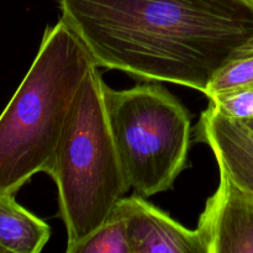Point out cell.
<instances>
[{"mask_svg":"<svg viewBox=\"0 0 253 253\" xmlns=\"http://www.w3.org/2000/svg\"><path fill=\"white\" fill-rule=\"evenodd\" d=\"M51 236L49 226L15 200L0 194V252L39 253Z\"/></svg>","mask_w":253,"mask_h":253,"instance_id":"obj_8","label":"cell"},{"mask_svg":"<svg viewBox=\"0 0 253 253\" xmlns=\"http://www.w3.org/2000/svg\"><path fill=\"white\" fill-rule=\"evenodd\" d=\"M96 66L63 19L47 27L34 63L0 115V194L46 173L77 95Z\"/></svg>","mask_w":253,"mask_h":253,"instance_id":"obj_2","label":"cell"},{"mask_svg":"<svg viewBox=\"0 0 253 253\" xmlns=\"http://www.w3.org/2000/svg\"><path fill=\"white\" fill-rule=\"evenodd\" d=\"M62 19L98 67L205 93L253 39L247 0H59Z\"/></svg>","mask_w":253,"mask_h":253,"instance_id":"obj_1","label":"cell"},{"mask_svg":"<svg viewBox=\"0 0 253 253\" xmlns=\"http://www.w3.org/2000/svg\"><path fill=\"white\" fill-rule=\"evenodd\" d=\"M197 230L207 253H253V198L220 172Z\"/></svg>","mask_w":253,"mask_h":253,"instance_id":"obj_5","label":"cell"},{"mask_svg":"<svg viewBox=\"0 0 253 253\" xmlns=\"http://www.w3.org/2000/svg\"><path fill=\"white\" fill-rule=\"evenodd\" d=\"M98 66L84 79L46 173L58 189L59 211L72 250L99 229L130 189L104 101Z\"/></svg>","mask_w":253,"mask_h":253,"instance_id":"obj_3","label":"cell"},{"mask_svg":"<svg viewBox=\"0 0 253 253\" xmlns=\"http://www.w3.org/2000/svg\"><path fill=\"white\" fill-rule=\"evenodd\" d=\"M71 253H131L126 224L116 212Z\"/></svg>","mask_w":253,"mask_h":253,"instance_id":"obj_10","label":"cell"},{"mask_svg":"<svg viewBox=\"0 0 253 253\" xmlns=\"http://www.w3.org/2000/svg\"><path fill=\"white\" fill-rule=\"evenodd\" d=\"M247 1H249V2H251V4L253 5V0H247Z\"/></svg>","mask_w":253,"mask_h":253,"instance_id":"obj_12","label":"cell"},{"mask_svg":"<svg viewBox=\"0 0 253 253\" xmlns=\"http://www.w3.org/2000/svg\"><path fill=\"white\" fill-rule=\"evenodd\" d=\"M106 116L130 188L143 198L170 189L187 167L190 116L157 84L104 86Z\"/></svg>","mask_w":253,"mask_h":253,"instance_id":"obj_4","label":"cell"},{"mask_svg":"<svg viewBox=\"0 0 253 253\" xmlns=\"http://www.w3.org/2000/svg\"><path fill=\"white\" fill-rule=\"evenodd\" d=\"M209 105L235 120L253 119V83L209 96Z\"/></svg>","mask_w":253,"mask_h":253,"instance_id":"obj_11","label":"cell"},{"mask_svg":"<svg viewBox=\"0 0 253 253\" xmlns=\"http://www.w3.org/2000/svg\"><path fill=\"white\" fill-rule=\"evenodd\" d=\"M253 83V39L232 53L208 85L205 95L232 90Z\"/></svg>","mask_w":253,"mask_h":253,"instance_id":"obj_9","label":"cell"},{"mask_svg":"<svg viewBox=\"0 0 253 253\" xmlns=\"http://www.w3.org/2000/svg\"><path fill=\"white\" fill-rule=\"evenodd\" d=\"M198 140L211 148L220 172L253 198V119L226 118L209 105L200 116Z\"/></svg>","mask_w":253,"mask_h":253,"instance_id":"obj_7","label":"cell"},{"mask_svg":"<svg viewBox=\"0 0 253 253\" xmlns=\"http://www.w3.org/2000/svg\"><path fill=\"white\" fill-rule=\"evenodd\" d=\"M114 212L126 224L131 253H207L198 230H189L141 195L121 198Z\"/></svg>","mask_w":253,"mask_h":253,"instance_id":"obj_6","label":"cell"}]
</instances>
